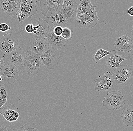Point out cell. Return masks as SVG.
<instances>
[{"mask_svg": "<svg viewBox=\"0 0 133 131\" xmlns=\"http://www.w3.org/2000/svg\"><path fill=\"white\" fill-rule=\"evenodd\" d=\"M96 7V6L92 5L90 0H81L74 24L75 27L87 29L95 27L99 20Z\"/></svg>", "mask_w": 133, "mask_h": 131, "instance_id": "6da1fadb", "label": "cell"}, {"mask_svg": "<svg viewBox=\"0 0 133 131\" xmlns=\"http://www.w3.org/2000/svg\"><path fill=\"white\" fill-rule=\"evenodd\" d=\"M41 66L40 56L29 50L25 53L19 70L20 73H27L36 75Z\"/></svg>", "mask_w": 133, "mask_h": 131, "instance_id": "7a4b0ae2", "label": "cell"}, {"mask_svg": "<svg viewBox=\"0 0 133 131\" xmlns=\"http://www.w3.org/2000/svg\"><path fill=\"white\" fill-rule=\"evenodd\" d=\"M125 102L123 93L119 90H115L107 93L102 104L107 110H118L124 106Z\"/></svg>", "mask_w": 133, "mask_h": 131, "instance_id": "3957f363", "label": "cell"}, {"mask_svg": "<svg viewBox=\"0 0 133 131\" xmlns=\"http://www.w3.org/2000/svg\"><path fill=\"white\" fill-rule=\"evenodd\" d=\"M20 7L17 16L18 21L21 22L35 15L37 8L35 0H20Z\"/></svg>", "mask_w": 133, "mask_h": 131, "instance_id": "277c9868", "label": "cell"}, {"mask_svg": "<svg viewBox=\"0 0 133 131\" xmlns=\"http://www.w3.org/2000/svg\"><path fill=\"white\" fill-rule=\"evenodd\" d=\"M132 65H123L114 70L112 74L114 82L116 85L125 83L133 77Z\"/></svg>", "mask_w": 133, "mask_h": 131, "instance_id": "5b68a950", "label": "cell"}, {"mask_svg": "<svg viewBox=\"0 0 133 131\" xmlns=\"http://www.w3.org/2000/svg\"><path fill=\"white\" fill-rule=\"evenodd\" d=\"M40 56L41 64L49 70L54 69L61 58V53L58 50L50 48Z\"/></svg>", "mask_w": 133, "mask_h": 131, "instance_id": "8992f818", "label": "cell"}, {"mask_svg": "<svg viewBox=\"0 0 133 131\" xmlns=\"http://www.w3.org/2000/svg\"><path fill=\"white\" fill-rule=\"evenodd\" d=\"M64 0H42L40 7L42 15L47 18L53 13L62 11Z\"/></svg>", "mask_w": 133, "mask_h": 131, "instance_id": "52a82bcc", "label": "cell"}, {"mask_svg": "<svg viewBox=\"0 0 133 131\" xmlns=\"http://www.w3.org/2000/svg\"><path fill=\"white\" fill-rule=\"evenodd\" d=\"M81 0H64L62 11L69 23L74 24L76 13Z\"/></svg>", "mask_w": 133, "mask_h": 131, "instance_id": "ba28073f", "label": "cell"}, {"mask_svg": "<svg viewBox=\"0 0 133 131\" xmlns=\"http://www.w3.org/2000/svg\"><path fill=\"white\" fill-rule=\"evenodd\" d=\"M2 82L13 84L19 77V70L17 66L11 64L5 65L0 67Z\"/></svg>", "mask_w": 133, "mask_h": 131, "instance_id": "9c48e42d", "label": "cell"}, {"mask_svg": "<svg viewBox=\"0 0 133 131\" xmlns=\"http://www.w3.org/2000/svg\"><path fill=\"white\" fill-rule=\"evenodd\" d=\"M116 51L129 52L133 47V30L127 31L117 39L113 44Z\"/></svg>", "mask_w": 133, "mask_h": 131, "instance_id": "30bf717a", "label": "cell"}, {"mask_svg": "<svg viewBox=\"0 0 133 131\" xmlns=\"http://www.w3.org/2000/svg\"><path fill=\"white\" fill-rule=\"evenodd\" d=\"M113 82L112 74L110 72H106L103 75L98 76L95 81V89L98 92H107L112 87Z\"/></svg>", "mask_w": 133, "mask_h": 131, "instance_id": "8fae6325", "label": "cell"}, {"mask_svg": "<svg viewBox=\"0 0 133 131\" xmlns=\"http://www.w3.org/2000/svg\"><path fill=\"white\" fill-rule=\"evenodd\" d=\"M18 46V40L10 33L4 34L0 38V50L7 54Z\"/></svg>", "mask_w": 133, "mask_h": 131, "instance_id": "7c38bea8", "label": "cell"}, {"mask_svg": "<svg viewBox=\"0 0 133 131\" xmlns=\"http://www.w3.org/2000/svg\"><path fill=\"white\" fill-rule=\"evenodd\" d=\"M0 114L9 122L16 121L21 114L18 108L14 105L8 104L0 108Z\"/></svg>", "mask_w": 133, "mask_h": 131, "instance_id": "4fadbf2b", "label": "cell"}, {"mask_svg": "<svg viewBox=\"0 0 133 131\" xmlns=\"http://www.w3.org/2000/svg\"><path fill=\"white\" fill-rule=\"evenodd\" d=\"M34 29L33 36L35 39H45L49 31V22L46 20L40 17Z\"/></svg>", "mask_w": 133, "mask_h": 131, "instance_id": "5bb4252c", "label": "cell"}, {"mask_svg": "<svg viewBox=\"0 0 133 131\" xmlns=\"http://www.w3.org/2000/svg\"><path fill=\"white\" fill-rule=\"evenodd\" d=\"M20 7V0H2L1 3L2 11L10 16H16Z\"/></svg>", "mask_w": 133, "mask_h": 131, "instance_id": "9a60e30c", "label": "cell"}, {"mask_svg": "<svg viewBox=\"0 0 133 131\" xmlns=\"http://www.w3.org/2000/svg\"><path fill=\"white\" fill-rule=\"evenodd\" d=\"M53 26H50L49 31L45 39L51 48L59 50L63 46H65L66 40L61 36H57L53 32Z\"/></svg>", "mask_w": 133, "mask_h": 131, "instance_id": "2e32d148", "label": "cell"}, {"mask_svg": "<svg viewBox=\"0 0 133 131\" xmlns=\"http://www.w3.org/2000/svg\"><path fill=\"white\" fill-rule=\"evenodd\" d=\"M50 48H51L45 39H35L29 44V50L39 55H41Z\"/></svg>", "mask_w": 133, "mask_h": 131, "instance_id": "e0dca14e", "label": "cell"}, {"mask_svg": "<svg viewBox=\"0 0 133 131\" xmlns=\"http://www.w3.org/2000/svg\"><path fill=\"white\" fill-rule=\"evenodd\" d=\"M109 54L106 56V65L109 69L114 70L120 65L122 61L127 60L116 53L115 50H110Z\"/></svg>", "mask_w": 133, "mask_h": 131, "instance_id": "ac0fdd59", "label": "cell"}, {"mask_svg": "<svg viewBox=\"0 0 133 131\" xmlns=\"http://www.w3.org/2000/svg\"><path fill=\"white\" fill-rule=\"evenodd\" d=\"M25 54V53L22 49L17 47L9 53L4 55L6 56L10 64L18 67L22 63Z\"/></svg>", "mask_w": 133, "mask_h": 131, "instance_id": "d6986e66", "label": "cell"}, {"mask_svg": "<svg viewBox=\"0 0 133 131\" xmlns=\"http://www.w3.org/2000/svg\"><path fill=\"white\" fill-rule=\"evenodd\" d=\"M124 125L128 127L133 126V105H129L127 108L122 110L120 114Z\"/></svg>", "mask_w": 133, "mask_h": 131, "instance_id": "ffe728a7", "label": "cell"}, {"mask_svg": "<svg viewBox=\"0 0 133 131\" xmlns=\"http://www.w3.org/2000/svg\"><path fill=\"white\" fill-rule=\"evenodd\" d=\"M48 19L54 26L65 25L69 24L62 11L53 13Z\"/></svg>", "mask_w": 133, "mask_h": 131, "instance_id": "44dd1931", "label": "cell"}, {"mask_svg": "<svg viewBox=\"0 0 133 131\" xmlns=\"http://www.w3.org/2000/svg\"><path fill=\"white\" fill-rule=\"evenodd\" d=\"M7 87V85L6 84L0 85V108L4 106L7 101L8 97Z\"/></svg>", "mask_w": 133, "mask_h": 131, "instance_id": "7402d4cb", "label": "cell"}, {"mask_svg": "<svg viewBox=\"0 0 133 131\" xmlns=\"http://www.w3.org/2000/svg\"><path fill=\"white\" fill-rule=\"evenodd\" d=\"M110 53V51H108L102 49H99L97 50L95 54L93 55L92 59L95 63H98L100 60L102 59L104 57L109 54Z\"/></svg>", "mask_w": 133, "mask_h": 131, "instance_id": "603a6c76", "label": "cell"}, {"mask_svg": "<svg viewBox=\"0 0 133 131\" xmlns=\"http://www.w3.org/2000/svg\"><path fill=\"white\" fill-rule=\"evenodd\" d=\"M73 31L69 28L65 27L63 28L61 36L66 41L70 40L73 37Z\"/></svg>", "mask_w": 133, "mask_h": 131, "instance_id": "cb8c5ba5", "label": "cell"}, {"mask_svg": "<svg viewBox=\"0 0 133 131\" xmlns=\"http://www.w3.org/2000/svg\"><path fill=\"white\" fill-rule=\"evenodd\" d=\"M13 131H37L38 130L36 128L32 127L27 124H25L24 126H22L18 128L13 129Z\"/></svg>", "mask_w": 133, "mask_h": 131, "instance_id": "d4e9b609", "label": "cell"}, {"mask_svg": "<svg viewBox=\"0 0 133 131\" xmlns=\"http://www.w3.org/2000/svg\"><path fill=\"white\" fill-rule=\"evenodd\" d=\"M53 32L57 36H61L63 31V28L61 26H54L53 27Z\"/></svg>", "mask_w": 133, "mask_h": 131, "instance_id": "484cf974", "label": "cell"}, {"mask_svg": "<svg viewBox=\"0 0 133 131\" xmlns=\"http://www.w3.org/2000/svg\"><path fill=\"white\" fill-rule=\"evenodd\" d=\"M34 25L33 24H28L25 26V30L27 33H33L34 31Z\"/></svg>", "mask_w": 133, "mask_h": 131, "instance_id": "4316f807", "label": "cell"}, {"mask_svg": "<svg viewBox=\"0 0 133 131\" xmlns=\"http://www.w3.org/2000/svg\"><path fill=\"white\" fill-rule=\"evenodd\" d=\"M10 29L11 27L7 24L5 23L0 24V31L1 32H6Z\"/></svg>", "mask_w": 133, "mask_h": 131, "instance_id": "83f0119b", "label": "cell"}, {"mask_svg": "<svg viewBox=\"0 0 133 131\" xmlns=\"http://www.w3.org/2000/svg\"><path fill=\"white\" fill-rule=\"evenodd\" d=\"M6 58L5 56H0V67L5 65L6 62Z\"/></svg>", "mask_w": 133, "mask_h": 131, "instance_id": "f1b7e54d", "label": "cell"}, {"mask_svg": "<svg viewBox=\"0 0 133 131\" xmlns=\"http://www.w3.org/2000/svg\"><path fill=\"white\" fill-rule=\"evenodd\" d=\"M133 49H132L130 50V51L129 52V53L128 54V55L127 56L128 58L130 60V61H131V63H133Z\"/></svg>", "mask_w": 133, "mask_h": 131, "instance_id": "f546056e", "label": "cell"}, {"mask_svg": "<svg viewBox=\"0 0 133 131\" xmlns=\"http://www.w3.org/2000/svg\"><path fill=\"white\" fill-rule=\"evenodd\" d=\"M128 13L130 16H133V6H131L129 8L128 10Z\"/></svg>", "mask_w": 133, "mask_h": 131, "instance_id": "4dcf8cb0", "label": "cell"}, {"mask_svg": "<svg viewBox=\"0 0 133 131\" xmlns=\"http://www.w3.org/2000/svg\"><path fill=\"white\" fill-rule=\"evenodd\" d=\"M0 131H9L8 129H7L6 127L4 126H0Z\"/></svg>", "mask_w": 133, "mask_h": 131, "instance_id": "1f68e13d", "label": "cell"}, {"mask_svg": "<svg viewBox=\"0 0 133 131\" xmlns=\"http://www.w3.org/2000/svg\"><path fill=\"white\" fill-rule=\"evenodd\" d=\"M0 83H2V78L1 74V69H0Z\"/></svg>", "mask_w": 133, "mask_h": 131, "instance_id": "d6a6232c", "label": "cell"}, {"mask_svg": "<svg viewBox=\"0 0 133 131\" xmlns=\"http://www.w3.org/2000/svg\"><path fill=\"white\" fill-rule=\"evenodd\" d=\"M36 2H40L41 1H42V0H35Z\"/></svg>", "mask_w": 133, "mask_h": 131, "instance_id": "836d02e7", "label": "cell"}]
</instances>
